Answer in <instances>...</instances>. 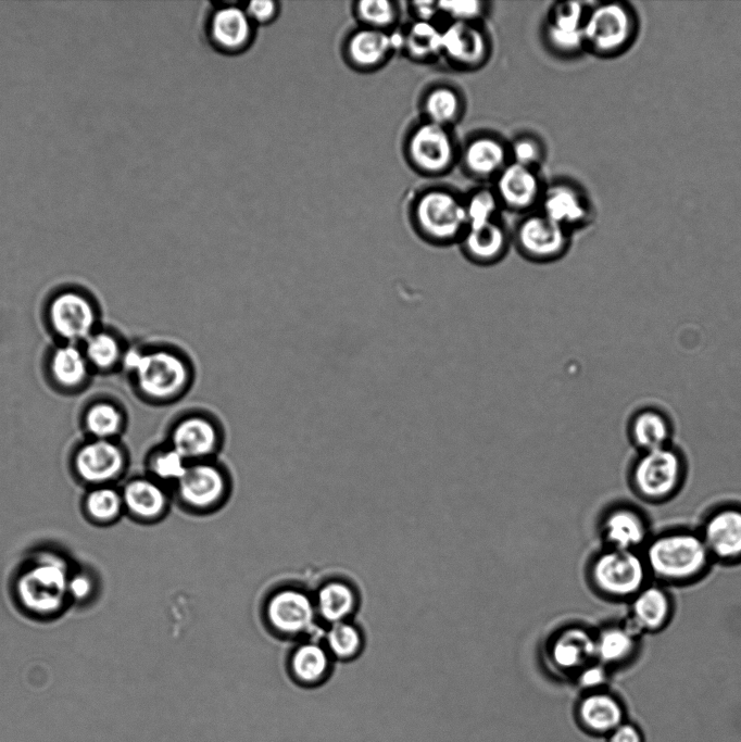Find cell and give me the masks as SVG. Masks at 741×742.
<instances>
[{"mask_svg": "<svg viewBox=\"0 0 741 742\" xmlns=\"http://www.w3.org/2000/svg\"><path fill=\"white\" fill-rule=\"evenodd\" d=\"M122 365L133 377L138 394L153 405L183 400L196 380V366L181 348L162 343L125 351Z\"/></svg>", "mask_w": 741, "mask_h": 742, "instance_id": "cell-1", "label": "cell"}, {"mask_svg": "<svg viewBox=\"0 0 741 742\" xmlns=\"http://www.w3.org/2000/svg\"><path fill=\"white\" fill-rule=\"evenodd\" d=\"M73 568L66 557L56 551H37L15 575V602L34 618L59 616L70 605L67 587Z\"/></svg>", "mask_w": 741, "mask_h": 742, "instance_id": "cell-2", "label": "cell"}, {"mask_svg": "<svg viewBox=\"0 0 741 742\" xmlns=\"http://www.w3.org/2000/svg\"><path fill=\"white\" fill-rule=\"evenodd\" d=\"M641 553L651 580L666 587L698 581L713 563L699 530L688 528L651 536Z\"/></svg>", "mask_w": 741, "mask_h": 742, "instance_id": "cell-3", "label": "cell"}, {"mask_svg": "<svg viewBox=\"0 0 741 742\" xmlns=\"http://www.w3.org/2000/svg\"><path fill=\"white\" fill-rule=\"evenodd\" d=\"M411 219L419 237L436 246L459 243L468 226L463 197L444 187L419 192L411 209Z\"/></svg>", "mask_w": 741, "mask_h": 742, "instance_id": "cell-4", "label": "cell"}, {"mask_svg": "<svg viewBox=\"0 0 741 742\" xmlns=\"http://www.w3.org/2000/svg\"><path fill=\"white\" fill-rule=\"evenodd\" d=\"M638 28L637 13L629 3H596L587 11L585 50L601 58L618 56L635 42Z\"/></svg>", "mask_w": 741, "mask_h": 742, "instance_id": "cell-5", "label": "cell"}, {"mask_svg": "<svg viewBox=\"0 0 741 742\" xmlns=\"http://www.w3.org/2000/svg\"><path fill=\"white\" fill-rule=\"evenodd\" d=\"M231 477L217 458L189 463L171 489L173 499L188 513L212 514L223 507L231 493Z\"/></svg>", "mask_w": 741, "mask_h": 742, "instance_id": "cell-6", "label": "cell"}, {"mask_svg": "<svg viewBox=\"0 0 741 742\" xmlns=\"http://www.w3.org/2000/svg\"><path fill=\"white\" fill-rule=\"evenodd\" d=\"M589 578L601 595L628 602L651 581L641 551L605 548L589 566Z\"/></svg>", "mask_w": 741, "mask_h": 742, "instance_id": "cell-7", "label": "cell"}, {"mask_svg": "<svg viewBox=\"0 0 741 742\" xmlns=\"http://www.w3.org/2000/svg\"><path fill=\"white\" fill-rule=\"evenodd\" d=\"M686 478V462L670 444L641 452L630 471L635 492L644 501L660 503L678 493Z\"/></svg>", "mask_w": 741, "mask_h": 742, "instance_id": "cell-8", "label": "cell"}, {"mask_svg": "<svg viewBox=\"0 0 741 742\" xmlns=\"http://www.w3.org/2000/svg\"><path fill=\"white\" fill-rule=\"evenodd\" d=\"M165 441L188 463L214 460L224 447L225 429L212 412L188 408L172 420Z\"/></svg>", "mask_w": 741, "mask_h": 742, "instance_id": "cell-9", "label": "cell"}, {"mask_svg": "<svg viewBox=\"0 0 741 742\" xmlns=\"http://www.w3.org/2000/svg\"><path fill=\"white\" fill-rule=\"evenodd\" d=\"M263 620L278 638L306 639L318 624L313 593L286 584L271 591L263 603Z\"/></svg>", "mask_w": 741, "mask_h": 742, "instance_id": "cell-10", "label": "cell"}, {"mask_svg": "<svg viewBox=\"0 0 741 742\" xmlns=\"http://www.w3.org/2000/svg\"><path fill=\"white\" fill-rule=\"evenodd\" d=\"M410 165L426 176H441L459 162L460 149L450 127L426 120L416 123L404 143Z\"/></svg>", "mask_w": 741, "mask_h": 742, "instance_id": "cell-11", "label": "cell"}, {"mask_svg": "<svg viewBox=\"0 0 741 742\" xmlns=\"http://www.w3.org/2000/svg\"><path fill=\"white\" fill-rule=\"evenodd\" d=\"M128 455L116 440L89 439L73 453L71 469L86 489L116 485L126 474Z\"/></svg>", "mask_w": 741, "mask_h": 742, "instance_id": "cell-12", "label": "cell"}, {"mask_svg": "<svg viewBox=\"0 0 741 742\" xmlns=\"http://www.w3.org/2000/svg\"><path fill=\"white\" fill-rule=\"evenodd\" d=\"M570 231L539 211L528 213L517 224L512 241L522 256L533 263H551L563 257L570 246Z\"/></svg>", "mask_w": 741, "mask_h": 742, "instance_id": "cell-13", "label": "cell"}, {"mask_svg": "<svg viewBox=\"0 0 741 742\" xmlns=\"http://www.w3.org/2000/svg\"><path fill=\"white\" fill-rule=\"evenodd\" d=\"M48 320L53 332L65 342H84L96 331L98 312L85 294L65 290L51 299Z\"/></svg>", "mask_w": 741, "mask_h": 742, "instance_id": "cell-14", "label": "cell"}, {"mask_svg": "<svg viewBox=\"0 0 741 742\" xmlns=\"http://www.w3.org/2000/svg\"><path fill=\"white\" fill-rule=\"evenodd\" d=\"M698 530L713 562H741V505L715 507L706 514Z\"/></svg>", "mask_w": 741, "mask_h": 742, "instance_id": "cell-15", "label": "cell"}, {"mask_svg": "<svg viewBox=\"0 0 741 742\" xmlns=\"http://www.w3.org/2000/svg\"><path fill=\"white\" fill-rule=\"evenodd\" d=\"M125 516L141 525H153L168 514L174 501L172 490L152 477L134 476L121 486Z\"/></svg>", "mask_w": 741, "mask_h": 742, "instance_id": "cell-16", "label": "cell"}, {"mask_svg": "<svg viewBox=\"0 0 741 742\" xmlns=\"http://www.w3.org/2000/svg\"><path fill=\"white\" fill-rule=\"evenodd\" d=\"M588 8L578 1L555 3L543 26L548 48L561 56H574L585 50L583 27Z\"/></svg>", "mask_w": 741, "mask_h": 742, "instance_id": "cell-17", "label": "cell"}, {"mask_svg": "<svg viewBox=\"0 0 741 742\" xmlns=\"http://www.w3.org/2000/svg\"><path fill=\"white\" fill-rule=\"evenodd\" d=\"M490 52V38L479 23L449 22L442 27V58L452 65L479 68Z\"/></svg>", "mask_w": 741, "mask_h": 742, "instance_id": "cell-18", "label": "cell"}, {"mask_svg": "<svg viewBox=\"0 0 741 742\" xmlns=\"http://www.w3.org/2000/svg\"><path fill=\"white\" fill-rule=\"evenodd\" d=\"M502 206L528 212L538 206L544 185L538 168L510 162L495 177L492 187Z\"/></svg>", "mask_w": 741, "mask_h": 742, "instance_id": "cell-19", "label": "cell"}, {"mask_svg": "<svg viewBox=\"0 0 741 742\" xmlns=\"http://www.w3.org/2000/svg\"><path fill=\"white\" fill-rule=\"evenodd\" d=\"M601 533L606 548L625 551H642L651 538L645 514L627 503L607 510L601 520Z\"/></svg>", "mask_w": 741, "mask_h": 742, "instance_id": "cell-20", "label": "cell"}, {"mask_svg": "<svg viewBox=\"0 0 741 742\" xmlns=\"http://www.w3.org/2000/svg\"><path fill=\"white\" fill-rule=\"evenodd\" d=\"M538 210L572 232L591 217V204L583 191L572 183L554 181L544 186Z\"/></svg>", "mask_w": 741, "mask_h": 742, "instance_id": "cell-21", "label": "cell"}, {"mask_svg": "<svg viewBox=\"0 0 741 742\" xmlns=\"http://www.w3.org/2000/svg\"><path fill=\"white\" fill-rule=\"evenodd\" d=\"M674 609L667 587L651 580L628 601L626 620L641 634L655 633L669 624Z\"/></svg>", "mask_w": 741, "mask_h": 742, "instance_id": "cell-22", "label": "cell"}, {"mask_svg": "<svg viewBox=\"0 0 741 742\" xmlns=\"http://www.w3.org/2000/svg\"><path fill=\"white\" fill-rule=\"evenodd\" d=\"M401 48V34L361 26L347 39L344 53L356 70L373 71L382 66Z\"/></svg>", "mask_w": 741, "mask_h": 742, "instance_id": "cell-23", "label": "cell"}, {"mask_svg": "<svg viewBox=\"0 0 741 742\" xmlns=\"http://www.w3.org/2000/svg\"><path fill=\"white\" fill-rule=\"evenodd\" d=\"M511 242V234L497 218L480 225L468 226L459 244L469 262L480 266H490L505 256Z\"/></svg>", "mask_w": 741, "mask_h": 742, "instance_id": "cell-24", "label": "cell"}, {"mask_svg": "<svg viewBox=\"0 0 741 742\" xmlns=\"http://www.w3.org/2000/svg\"><path fill=\"white\" fill-rule=\"evenodd\" d=\"M334 663L322 640L306 638L299 640L289 652L287 671L298 686L316 688L329 679Z\"/></svg>", "mask_w": 741, "mask_h": 742, "instance_id": "cell-25", "label": "cell"}, {"mask_svg": "<svg viewBox=\"0 0 741 742\" xmlns=\"http://www.w3.org/2000/svg\"><path fill=\"white\" fill-rule=\"evenodd\" d=\"M459 161L470 176L494 179L511 162L508 143L492 134H477L460 149Z\"/></svg>", "mask_w": 741, "mask_h": 742, "instance_id": "cell-26", "label": "cell"}, {"mask_svg": "<svg viewBox=\"0 0 741 742\" xmlns=\"http://www.w3.org/2000/svg\"><path fill=\"white\" fill-rule=\"evenodd\" d=\"M253 26L243 8L228 4L212 13L208 34L219 51L235 53L243 51L251 43Z\"/></svg>", "mask_w": 741, "mask_h": 742, "instance_id": "cell-27", "label": "cell"}, {"mask_svg": "<svg viewBox=\"0 0 741 742\" xmlns=\"http://www.w3.org/2000/svg\"><path fill=\"white\" fill-rule=\"evenodd\" d=\"M318 622L329 626L351 620L360 604L356 588L346 579L334 577L323 581L313 593Z\"/></svg>", "mask_w": 741, "mask_h": 742, "instance_id": "cell-28", "label": "cell"}, {"mask_svg": "<svg viewBox=\"0 0 741 742\" xmlns=\"http://www.w3.org/2000/svg\"><path fill=\"white\" fill-rule=\"evenodd\" d=\"M641 637L626 619L610 622L594 633V657L602 665L617 666L636 656Z\"/></svg>", "mask_w": 741, "mask_h": 742, "instance_id": "cell-29", "label": "cell"}, {"mask_svg": "<svg viewBox=\"0 0 741 742\" xmlns=\"http://www.w3.org/2000/svg\"><path fill=\"white\" fill-rule=\"evenodd\" d=\"M550 655L560 669L579 671L583 666L595 661L594 633L580 626L563 629L553 639Z\"/></svg>", "mask_w": 741, "mask_h": 742, "instance_id": "cell-30", "label": "cell"}, {"mask_svg": "<svg viewBox=\"0 0 741 742\" xmlns=\"http://www.w3.org/2000/svg\"><path fill=\"white\" fill-rule=\"evenodd\" d=\"M85 519L96 527H111L125 516L121 487L117 485L87 488L80 501Z\"/></svg>", "mask_w": 741, "mask_h": 742, "instance_id": "cell-31", "label": "cell"}, {"mask_svg": "<svg viewBox=\"0 0 741 742\" xmlns=\"http://www.w3.org/2000/svg\"><path fill=\"white\" fill-rule=\"evenodd\" d=\"M52 380L66 390L77 389L88 379L91 369L83 348L64 342L55 348L49 360Z\"/></svg>", "mask_w": 741, "mask_h": 742, "instance_id": "cell-32", "label": "cell"}, {"mask_svg": "<svg viewBox=\"0 0 741 742\" xmlns=\"http://www.w3.org/2000/svg\"><path fill=\"white\" fill-rule=\"evenodd\" d=\"M401 48L416 62L442 58V27L436 22L413 20L401 34Z\"/></svg>", "mask_w": 741, "mask_h": 742, "instance_id": "cell-33", "label": "cell"}, {"mask_svg": "<svg viewBox=\"0 0 741 742\" xmlns=\"http://www.w3.org/2000/svg\"><path fill=\"white\" fill-rule=\"evenodd\" d=\"M464 106L463 96L456 88L447 84L436 85L423 97V120L451 128L461 120Z\"/></svg>", "mask_w": 741, "mask_h": 742, "instance_id": "cell-34", "label": "cell"}, {"mask_svg": "<svg viewBox=\"0 0 741 742\" xmlns=\"http://www.w3.org/2000/svg\"><path fill=\"white\" fill-rule=\"evenodd\" d=\"M630 437L641 452L669 445L671 427L668 418L660 411L645 408L631 419Z\"/></svg>", "mask_w": 741, "mask_h": 742, "instance_id": "cell-35", "label": "cell"}, {"mask_svg": "<svg viewBox=\"0 0 741 742\" xmlns=\"http://www.w3.org/2000/svg\"><path fill=\"white\" fill-rule=\"evenodd\" d=\"M582 722L593 731L608 732L616 729L623 719L619 703L610 694L592 693L579 706Z\"/></svg>", "mask_w": 741, "mask_h": 742, "instance_id": "cell-36", "label": "cell"}, {"mask_svg": "<svg viewBox=\"0 0 741 742\" xmlns=\"http://www.w3.org/2000/svg\"><path fill=\"white\" fill-rule=\"evenodd\" d=\"M322 642L335 662H349L362 652L364 634L352 619L344 620L327 626Z\"/></svg>", "mask_w": 741, "mask_h": 742, "instance_id": "cell-37", "label": "cell"}, {"mask_svg": "<svg viewBox=\"0 0 741 742\" xmlns=\"http://www.w3.org/2000/svg\"><path fill=\"white\" fill-rule=\"evenodd\" d=\"M84 426L90 439L116 440L125 426L123 411L110 401H97L87 407Z\"/></svg>", "mask_w": 741, "mask_h": 742, "instance_id": "cell-38", "label": "cell"}, {"mask_svg": "<svg viewBox=\"0 0 741 742\" xmlns=\"http://www.w3.org/2000/svg\"><path fill=\"white\" fill-rule=\"evenodd\" d=\"M188 462L166 441L154 447L146 458V474L173 488L183 477Z\"/></svg>", "mask_w": 741, "mask_h": 742, "instance_id": "cell-39", "label": "cell"}, {"mask_svg": "<svg viewBox=\"0 0 741 742\" xmlns=\"http://www.w3.org/2000/svg\"><path fill=\"white\" fill-rule=\"evenodd\" d=\"M83 351L90 365L98 370H110L121 364L125 354L120 340L108 331H95L83 342Z\"/></svg>", "mask_w": 741, "mask_h": 742, "instance_id": "cell-40", "label": "cell"}, {"mask_svg": "<svg viewBox=\"0 0 741 742\" xmlns=\"http://www.w3.org/2000/svg\"><path fill=\"white\" fill-rule=\"evenodd\" d=\"M354 13L362 26L392 30L399 18V7L390 0H362L354 4Z\"/></svg>", "mask_w": 741, "mask_h": 742, "instance_id": "cell-41", "label": "cell"}, {"mask_svg": "<svg viewBox=\"0 0 741 742\" xmlns=\"http://www.w3.org/2000/svg\"><path fill=\"white\" fill-rule=\"evenodd\" d=\"M463 199L468 226L497 219L502 207L493 188L479 187Z\"/></svg>", "mask_w": 741, "mask_h": 742, "instance_id": "cell-42", "label": "cell"}, {"mask_svg": "<svg viewBox=\"0 0 741 742\" xmlns=\"http://www.w3.org/2000/svg\"><path fill=\"white\" fill-rule=\"evenodd\" d=\"M438 7L449 22L479 23L488 12V2L479 0L438 1Z\"/></svg>", "mask_w": 741, "mask_h": 742, "instance_id": "cell-43", "label": "cell"}, {"mask_svg": "<svg viewBox=\"0 0 741 742\" xmlns=\"http://www.w3.org/2000/svg\"><path fill=\"white\" fill-rule=\"evenodd\" d=\"M98 581L95 574L85 567L73 568L68 579V602L75 605H86L95 599L98 592Z\"/></svg>", "mask_w": 741, "mask_h": 742, "instance_id": "cell-44", "label": "cell"}, {"mask_svg": "<svg viewBox=\"0 0 741 742\" xmlns=\"http://www.w3.org/2000/svg\"><path fill=\"white\" fill-rule=\"evenodd\" d=\"M511 162L538 168L544 158V147L540 139L531 135H520L508 143Z\"/></svg>", "mask_w": 741, "mask_h": 742, "instance_id": "cell-45", "label": "cell"}, {"mask_svg": "<svg viewBox=\"0 0 741 742\" xmlns=\"http://www.w3.org/2000/svg\"><path fill=\"white\" fill-rule=\"evenodd\" d=\"M253 24L269 23L278 14V3L271 0H254L243 8Z\"/></svg>", "mask_w": 741, "mask_h": 742, "instance_id": "cell-46", "label": "cell"}, {"mask_svg": "<svg viewBox=\"0 0 741 742\" xmlns=\"http://www.w3.org/2000/svg\"><path fill=\"white\" fill-rule=\"evenodd\" d=\"M578 680L583 688H598L606 680V666L593 661L579 670Z\"/></svg>", "mask_w": 741, "mask_h": 742, "instance_id": "cell-47", "label": "cell"}, {"mask_svg": "<svg viewBox=\"0 0 741 742\" xmlns=\"http://www.w3.org/2000/svg\"><path fill=\"white\" fill-rule=\"evenodd\" d=\"M410 10L417 21L436 22L440 16L438 1H413L410 3Z\"/></svg>", "mask_w": 741, "mask_h": 742, "instance_id": "cell-48", "label": "cell"}, {"mask_svg": "<svg viewBox=\"0 0 741 742\" xmlns=\"http://www.w3.org/2000/svg\"><path fill=\"white\" fill-rule=\"evenodd\" d=\"M610 742H641V737L633 726L620 724L612 731Z\"/></svg>", "mask_w": 741, "mask_h": 742, "instance_id": "cell-49", "label": "cell"}]
</instances>
